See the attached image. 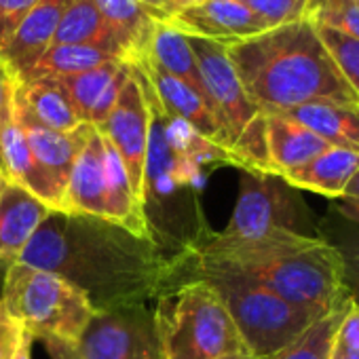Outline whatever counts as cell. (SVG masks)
<instances>
[{"mask_svg":"<svg viewBox=\"0 0 359 359\" xmlns=\"http://www.w3.org/2000/svg\"><path fill=\"white\" fill-rule=\"evenodd\" d=\"M18 260L70 281L97 313L158 298L180 275L184 256L167 258L154 239L100 218L51 212Z\"/></svg>","mask_w":359,"mask_h":359,"instance_id":"6da1fadb","label":"cell"},{"mask_svg":"<svg viewBox=\"0 0 359 359\" xmlns=\"http://www.w3.org/2000/svg\"><path fill=\"white\" fill-rule=\"evenodd\" d=\"M226 53L248 97L262 114L313 102H359L311 20L229 43Z\"/></svg>","mask_w":359,"mask_h":359,"instance_id":"7a4b0ae2","label":"cell"},{"mask_svg":"<svg viewBox=\"0 0 359 359\" xmlns=\"http://www.w3.org/2000/svg\"><path fill=\"white\" fill-rule=\"evenodd\" d=\"M187 252L239 271L287 302L321 315L348 300L338 252L321 237L273 231L254 239H222L216 231L201 229Z\"/></svg>","mask_w":359,"mask_h":359,"instance_id":"3957f363","label":"cell"},{"mask_svg":"<svg viewBox=\"0 0 359 359\" xmlns=\"http://www.w3.org/2000/svg\"><path fill=\"white\" fill-rule=\"evenodd\" d=\"M191 277L205 281L224 302L252 359H269L292 344L323 315L287 302L256 279L229 266L184 254Z\"/></svg>","mask_w":359,"mask_h":359,"instance_id":"277c9868","label":"cell"},{"mask_svg":"<svg viewBox=\"0 0 359 359\" xmlns=\"http://www.w3.org/2000/svg\"><path fill=\"white\" fill-rule=\"evenodd\" d=\"M152 317L167 359L250 357L222 298L201 279H189L163 292Z\"/></svg>","mask_w":359,"mask_h":359,"instance_id":"5b68a950","label":"cell"},{"mask_svg":"<svg viewBox=\"0 0 359 359\" xmlns=\"http://www.w3.org/2000/svg\"><path fill=\"white\" fill-rule=\"evenodd\" d=\"M0 302L34 340L62 338L76 344L95 315L87 296L70 281L20 260L5 273Z\"/></svg>","mask_w":359,"mask_h":359,"instance_id":"8992f818","label":"cell"},{"mask_svg":"<svg viewBox=\"0 0 359 359\" xmlns=\"http://www.w3.org/2000/svg\"><path fill=\"white\" fill-rule=\"evenodd\" d=\"M187 39L197 57L210 104L231 137L237 167L241 171L271 173L269 154H266L264 114L248 97L229 60L226 45L199 36H187Z\"/></svg>","mask_w":359,"mask_h":359,"instance_id":"52a82bcc","label":"cell"},{"mask_svg":"<svg viewBox=\"0 0 359 359\" xmlns=\"http://www.w3.org/2000/svg\"><path fill=\"white\" fill-rule=\"evenodd\" d=\"M239 199L222 239H254L273 231L319 237V220L306 208L300 191L277 173L241 171Z\"/></svg>","mask_w":359,"mask_h":359,"instance_id":"ba28073f","label":"cell"},{"mask_svg":"<svg viewBox=\"0 0 359 359\" xmlns=\"http://www.w3.org/2000/svg\"><path fill=\"white\" fill-rule=\"evenodd\" d=\"M85 359H167L144 304L97 311L76 342Z\"/></svg>","mask_w":359,"mask_h":359,"instance_id":"9c48e42d","label":"cell"},{"mask_svg":"<svg viewBox=\"0 0 359 359\" xmlns=\"http://www.w3.org/2000/svg\"><path fill=\"white\" fill-rule=\"evenodd\" d=\"M131 70V68H129ZM148 127H150V112L148 102L140 83L135 81L133 72L123 87L112 112L108 118L95 127L118 152L131 187L137 199L144 203V171H146V150H148ZM146 205V203H144Z\"/></svg>","mask_w":359,"mask_h":359,"instance_id":"30bf717a","label":"cell"},{"mask_svg":"<svg viewBox=\"0 0 359 359\" xmlns=\"http://www.w3.org/2000/svg\"><path fill=\"white\" fill-rule=\"evenodd\" d=\"M13 106H15L18 123L22 125V129L26 133L34 163H36V167L45 180V184H47L49 208H51V212H62L66 189L70 182V173H72L74 161L79 156V150L87 137L91 123H83L70 133H62V131H53V129L39 125L20 106L18 97H13Z\"/></svg>","mask_w":359,"mask_h":359,"instance_id":"8fae6325","label":"cell"},{"mask_svg":"<svg viewBox=\"0 0 359 359\" xmlns=\"http://www.w3.org/2000/svg\"><path fill=\"white\" fill-rule=\"evenodd\" d=\"M163 24H169L187 36L210 39L224 45L269 30L266 24L241 0H195L175 11Z\"/></svg>","mask_w":359,"mask_h":359,"instance_id":"7c38bea8","label":"cell"},{"mask_svg":"<svg viewBox=\"0 0 359 359\" xmlns=\"http://www.w3.org/2000/svg\"><path fill=\"white\" fill-rule=\"evenodd\" d=\"M62 212L91 216L114 224L106 171V146L102 133L93 125H89L87 137L74 161Z\"/></svg>","mask_w":359,"mask_h":359,"instance_id":"4fadbf2b","label":"cell"},{"mask_svg":"<svg viewBox=\"0 0 359 359\" xmlns=\"http://www.w3.org/2000/svg\"><path fill=\"white\" fill-rule=\"evenodd\" d=\"M131 66L140 68L144 72V76L150 81L165 114L180 118L182 123H187L189 127H193L201 137H205L208 142H212L214 146L226 150L237 167L235 154H233V146H231V137L226 133V129L222 127V123L218 121V116L214 114V110L210 108V104L195 91L191 89L187 83L173 79L171 74L163 72L158 66H154L148 57H142L137 62H133Z\"/></svg>","mask_w":359,"mask_h":359,"instance_id":"5bb4252c","label":"cell"},{"mask_svg":"<svg viewBox=\"0 0 359 359\" xmlns=\"http://www.w3.org/2000/svg\"><path fill=\"white\" fill-rule=\"evenodd\" d=\"M66 3L68 0H39L9 45L0 49V60L15 79L30 72L53 45Z\"/></svg>","mask_w":359,"mask_h":359,"instance_id":"9a60e30c","label":"cell"},{"mask_svg":"<svg viewBox=\"0 0 359 359\" xmlns=\"http://www.w3.org/2000/svg\"><path fill=\"white\" fill-rule=\"evenodd\" d=\"M49 214L36 195L5 180L0 191V260H18Z\"/></svg>","mask_w":359,"mask_h":359,"instance_id":"2e32d148","label":"cell"},{"mask_svg":"<svg viewBox=\"0 0 359 359\" xmlns=\"http://www.w3.org/2000/svg\"><path fill=\"white\" fill-rule=\"evenodd\" d=\"M264 121L271 173L287 175L330 148L325 140L285 114H264Z\"/></svg>","mask_w":359,"mask_h":359,"instance_id":"e0dca14e","label":"cell"},{"mask_svg":"<svg viewBox=\"0 0 359 359\" xmlns=\"http://www.w3.org/2000/svg\"><path fill=\"white\" fill-rule=\"evenodd\" d=\"M359 171V154L342 148H327L300 169L281 175L296 191H311L330 201L342 199L353 175Z\"/></svg>","mask_w":359,"mask_h":359,"instance_id":"ac0fdd59","label":"cell"},{"mask_svg":"<svg viewBox=\"0 0 359 359\" xmlns=\"http://www.w3.org/2000/svg\"><path fill=\"white\" fill-rule=\"evenodd\" d=\"M279 114L309 127L332 148L359 154V102H313Z\"/></svg>","mask_w":359,"mask_h":359,"instance_id":"d6986e66","label":"cell"},{"mask_svg":"<svg viewBox=\"0 0 359 359\" xmlns=\"http://www.w3.org/2000/svg\"><path fill=\"white\" fill-rule=\"evenodd\" d=\"M93 3L112 32L125 64L142 60L148 51L156 20L137 0H93Z\"/></svg>","mask_w":359,"mask_h":359,"instance_id":"ffe728a7","label":"cell"},{"mask_svg":"<svg viewBox=\"0 0 359 359\" xmlns=\"http://www.w3.org/2000/svg\"><path fill=\"white\" fill-rule=\"evenodd\" d=\"M15 97H18L20 106L39 125H43L47 129L70 133L79 125H83L70 97L51 76L18 81Z\"/></svg>","mask_w":359,"mask_h":359,"instance_id":"44dd1931","label":"cell"},{"mask_svg":"<svg viewBox=\"0 0 359 359\" xmlns=\"http://www.w3.org/2000/svg\"><path fill=\"white\" fill-rule=\"evenodd\" d=\"M144 57H148L154 66H158L163 72L171 74L173 79L187 83L191 89H195L210 104V97H208L201 72H199V64H197V57H195L191 45H189L187 34L177 32L169 24L156 22L152 39L148 43V51ZM210 108H212V104H210Z\"/></svg>","mask_w":359,"mask_h":359,"instance_id":"7402d4cb","label":"cell"},{"mask_svg":"<svg viewBox=\"0 0 359 359\" xmlns=\"http://www.w3.org/2000/svg\"><path fill=\"white\" fill-rule=\"evenodd\" d=\"M53 45H87L125 62L93 0H68L53 36Z\"/></svg>","mask_w":359,"mask_h":359,"instance_id":"603a6c76","label":"cell"},{"mask_svg":"<svg viewBox=\"0 0 359 359\" xmlns=\"http://www.w3.org/2000/svg\"><path fill=\"white\" fill-rule=\"evenodd\" d=\"M319 237L338 252L344 292L359 306V224L327 205V212L319 218Z\"/></svg>","mask_w":359,"mask_h":359,"instance_id":"cb8c5ba5","label":"cell"},{"mask_svg":"<svg viewBox=\"0 0 359 359\" xmlns=\"http://www.w3.org/2000/svg\"><path fill=\"white\" fill-rule=\"evenodd\" d=\"M114 60L116 57H112L110 53L95 49V47H87V45H51L47 53L39 60V64L30 72L20 76L18 81L45 79V76H70V74L93 70Z\"/></svg>","mask_w":359,"mask_h":359,"instance_id":"d4e9b609","label":"cell"},{"mask_svg":"<svg viewBox=\"0 0 359 359\" xmlns=\"http://www.w3.org/2000/svg\"><path fill=\"white\" fill-rule=\"evenodd\" d=\"M125 62H108L104 66H97L93 70L87 72H79V74H70V76H51L70 97L74 110L79 112L83 123H89L97 102L102 100L104 91L108 89V85L114 81V76L123 70Z\"/></svg>","mask_w":359,"mask_h":359,"instance_id":"484cf974","label":"cell"},{"mask_svg":"<svg viewBox=\"0 0 359 359\" xmlns=\"http://www.w3.org/2000/svg\"><path fill=\"white\" fill-rule=\"evenodd\" d=\"M348 306L351 300H346L342 306L334 309L332 313L323 315L309 330H304L292 344H287L285 348H281L269 359H332L334 336Z\"/></svg>","mask_w":359,"mask_h":359,"instance_id":"4316f807","label":"cell"},{"mask_svg":"<svg viewBox=\"0 0 359 359\" xmlns=\"http://www.w3.org/2000/svg\"><path fill=\"white\" fill-rule=\"evenodd\" d=\"M306 20L319 28H332L359 41L357 0H309Z\"/></svg>","mask_w":359,"mask_h":359,"instance_id":"83f0119b","label":"cell"},{"mask_svg":"<svg viewBox=\"0 0 359 359\" xmlns=\"http://www.w3.org/2000/svg\"><path fill=\"white\" fill-rule=\"evenodd\" d=\"M317 32H319L327 53L332 55L338 72L342 74V79L355 93V97L359 100V41L353 36H346L338 30H332V28L317 26Z\"/></svg>","mask_w":359,"mask_h":359,"instance_id":"f1b7e54d","label":"cell"},{"mask_svg":"<svg viewBox=\"0 0 359 359\" xmlns=\"http://www.w3.org/2000/svg\"><path fill=\"white\" fill-rule=\"evenodd\" d=\"M241 3L250 7L269 30L306 20L309 7V0H241Z\"/></svg>","mask_w":359,"mask_h":359,"instance_id":"f546056e","label":"cell"},{"mask_svg":"<svg viewBox=\"0 0 359 359\" xmlns=\"http://www.w3.org/2000/svg\"><path fill=\"white\" fill-rule=\"evenodd\" d=\"M332 359H359V306L353 302L338 323L332 344Z\"/></svg>","mask_w":359,"mask_h":359,"instance_id":"4dcf8cb0","label":"cell"},{"mask_svg":"<svg viewBox=\"0 0 359 359\" xmlns=\"http://www.w3.org/2000/svg\"><path fill=\"white\" fill-rule=\"evenodd\" d=\"M36 3L39 0H0V49L9 45Z\"/></svg>","mask_w":359,"mask_h":359,"instance_id":"1f68e13d","label":"cell"},{"mask_svg":"<svg viewBox=\"0 0 359 359\" xmlns=\"http://www.w3.org/2000/svg\"><path fill=\"white\" fill-rule=\"evenodd\" d=\"M24 338L26 330L5 311L3 302H0V359H15Z\"/></svg>","mask_w":359,"mask_h":359,"instance_id":"d6a6232c","label":"cell"},{"mask_svg":"<svg viewBox=\"0 0 359 359\" xmlns=\"http://www.w3.org/2000/svg\"><path fill=\"white\" fill-rule=\"evenodd\" d=\"M18 79L0 60V129H3L5 118L13 112V97H15ZM0 173H3V154H0Z\"/></svg>","mask_w":359,"mask_h":359,"instance_id":"836d02e7","label":"cell"},{"mask_svg":"<svg viewBox=\"0 0 359 359\" xmlns=\"http://www.w3.org/2000/svg\"><path fill=\"white\" fill-rule=\"evenodd\" d=\"M137 3L156 20V22H167L175 11L182 9L180 0H137Z\"/></svg>","mask_w":359,"mask_h":359,"instance_id":"e575fe53","label":"cell"},{"mask_svg":"<svg viewBox=\"0 0 359 359\" xmlns=\"http://www.w3.org/2000/svg\"><path fill=\"white\" fill-rule=\"evenodd\" d=\"M43 344L51 359H85L74 342L62 338H43Z\"/></svg>","mask_w":359,"mask_h":359,"instance_id":"d590c367","label":"cell"},{"mask_svg":"<svg viewBox=\"0 0 359 359\" xmlns=\"http://www.w3.org/2000/svg\"><path fill=\"white\" fill-rule=\"evenodd\" d=\"M330 205H332L338 214H342L344 218H348V220H353V222L359 224V201H353V199H338V201H330Z\"/></svg>","mask_w":359,"mask_h":359,"instance_id":"8d00e7d4","label":"cell"},{"mask_svg":"<svg viewBox=\"0 0 359 359\" xmlns=\"http://www.w3.org/2000/svg\"><path fill=\"white\" fill-rule=\"evenodd\" d=\"M342 199H353V201H359V171L353 175V180L348 182V187H346V191H344Z\"/></svg>","mask_w":359,"mask_h":359,"instance_id":"74e56055","label":"cell"},{"mask_svg":"<svg viewBox=\"0 0 359 359\" xmlns=\"http://www.w3.org/2000/svg\"><path fill=\"white\" fill-rule=\"evenodd\" d=\"M32 342H34V336L30 332H26V338H24L22 348L15 359H32Z\"/></svg>","mask_w":359,"mask_h":359,"instance_id":"f35d334b","label":"cell"},{"mask_svg":"<svg viewBox=\"0 0 359 359\" xmlns=\"http://www.w3.org/2000/svg\"><path fill=\"white\" fill-rule=\"evenodd\" d=\"M220 359H252L248 355H226V357H220Z\"/></svg>","mask_w":359,"mask_h":359,"instance_id":"ab89813d","label":"cell"},{"mask_svg":"<svg viewBox=\"0 0 359 359\" xmlns=\"http://www.w3.org/2000/svg\"><path fill=\"white\" fill-rule=\"evenodd\" d=\"M182 3V7H187V5H191V3H195V0H180Z\"/></svg>","mask_w":359,"mask_h":359,"instance_id":"60d3db41","label":"cell"},{"mask_svg":"<svg viewBox=\"0 0 359 359\" xmlns=\"http://www.w3.org/2000/svg\"><path fill=\"white\" fill-rule=\"evenodd\" d=\"M3 184H5V175L0 173V191H3Z\"/></svg>","mask_w":359,"mask_h":359,"instance_id":"b9f144b4","label":"cell"},{"mask_svg":"<svg viewBox=\"0 0 359 359\" xmlns=\"http://www.w3.org/2000/svg\"><path fill=\"white\" fill-rule=\"evenodd\" d=\"M357 3H359V0H357Z\"/></svg>","mask_w":359,"mask_h":359,"instance_id":"7bdbcfd3","label":"cell"}]
</instances>
